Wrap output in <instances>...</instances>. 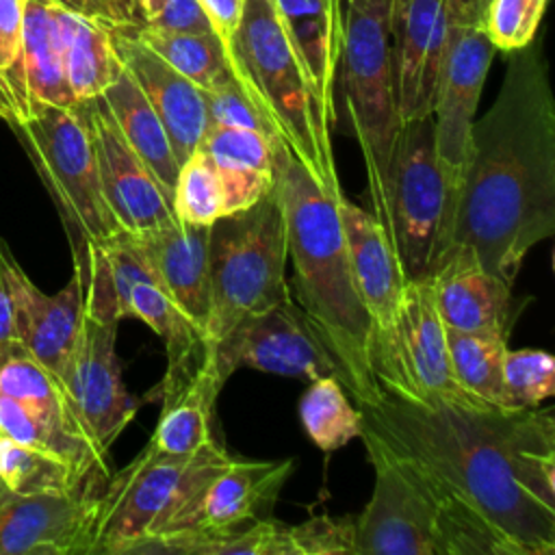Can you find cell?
I'll list each match as a JSON object with an SVG mask.
<instances>
[{
  "instance_id": "obj_1",
  "label": "cell",
  "mask_w": 555,
  "mask_h": 555,
  "mask_svg": "<svg viewBox=\"0 0 555 555\" xmlns=\"http://www.w3.org/2000/svg\"><path fill=\"white\" fill-rule=\"evenodd\" d=\"M438 503L451 555L555 553L553 408L416 403L358 408Z\"/></svg>"
},
{
  "instance_id": "obj_2",
  "label": "cell",
  "mask_w": 555,
  "mask_h": 555,
  "mask_svg": "<svg viewBox=\"0 0 555 555\" xmlns=\"http://www.w3.org/2000/svg\"><path fill=\"white\" fill-rule=\"evenodd\" d=\"M553 234L555 95L542 46L531 41L507 52L499 93L473 121L451 249H470L514 286L527 254Z\"/></svg>"
},
{
  "instance_id": "obj_3",
  "label": "cell",
  "mask_w": 555,
  "mask_h": 555,
  "mask_svg": "<svg viewBox=\"0 0 555 555\" xmlns=\"http://www.w3.org/2000/svg\"><path fill=\"white\" fill-rule=\"evenodd\" d=\"M273 182L284 208L295 304L334 356L343 388L358 408H371L384 390L373 373L371 321L338 215L343 191L323 189L280 139H273Z\"/></svg>"
},
{
  "instance_id": "obj_4",
  "label": "cell",
  "mask_w": 555,
  "mask_h": 555,
  "mask_svg": "<svg viewBox=\"0 0 555 555\" xmlns=\"http://www.w3.org/2000/svg\"><path fill=\"white\" fill-rule=\"evenodd\" d=\"M232 74L291 154L327 191H340L332 130L321 121L273 0H245L228 43Z\"/></svg>"
},
{
  "instance_id": "obj_5",
  "label": "cell",
  "mask_w": 555,
  "mask_h": 555,
  "mask_svg": "<svg viewBox=\"0 0 555 555\" xmlns=\"http://www.w3.org/2000/svg\"><path fill=\"white\" fill-rule=\"evenodd\" d=\"M457 184L436 156L431 115L403 121L373 217L405 282L427 280L451 249Z\"/></svg>"
},
{
  "instance_id": "obj_6",
  "label": "cell",
  "mask_w": 555,
  "mask_h": 555,
  "mask_svg": "<svg viewBox=\"0 0 555 555\" xmlns=\"http://www.w3.org/2000/svg\"><path fill=\"white\" fill-rule=\"evenodd\" d=\"M286 260V221L275 182L249 208L208 225V345L241 319L293 297Z\"/></svg>"
},
{
  "instance_id": "obj_7",
  "label": "cell",
  "mask_w": 555,
  "mask_h": 555,
  "mask_svg": "<svg viewBox=\"0 0 555 555\" xmlns=\"http://www.w3.org/2000/svg\"><path fill=\"white\" fill-rule=\"evenodd\" d=\"M392 0L343 2L340 91L360 145L371 204L382 195L392 145L401 128L390 52Z\"/></svg>"
},
{
  "instance_id": "obj_8",
  "label": "cell",
  "mask_w": 555,
  "mask_h": 555,
  "mask_svg": "<svg viewBox=\"0 0 555 555\" xmlns=\"http://www.w3.org/2000/svg\"><path fill=\"white\" fill-rule=\"evenodd\" d=\"M85 278V308L74 347L59 375L87 434L108 451L134 418L137 399L126 390L115 351L119 312L100 245L72 249Z\"/></svg>"
},
{
  "instance_id": "obj_9",
  "label": "cell",
  "mask_w": 555,
  "mask_h": 555,
  "mask_svg": "<svg viewBox=\"0 0 555 555\" xmlns=\"http://www.w3.org/2000/svg\"><path fill=\"white\" fill-rule=\"evenodd\" d=\"M9 126L48 186L72 249L100 245L121 230L104 202L91 134L78 104H39Z\"/></svg>"
},
{
  "instance_id": "obj_10",
  "label": "cell",
  "mask_w": 555,
  "mask_h": 555,
  "mask_svg": "<svg viewBox=\"0 0 555 555\" xmlns=\"http://www.w3.org/2000/svg\"><path fill=\"white\" fill-rule=\"evenodd\" d=\"M228 460V451L217 440L191 455L167 453L147 442L104 481L91 555H128L134 542L152 533L189 492Z\"/></svg>"
},
{
  "instance_id": "obj_11",
  "label": "cell",
  "mask_w": 555,
  "mask_h": 555,
  "mask_svg": "<svg viewBox=\"0 0 555 555\" xmlns=\"http://www.w3.org/2000/svg\"><path fill=\"white\" fill-rule=\"evenodd\" d=\"M373 494L356 518L353 555H451L438 503L390 447L362 423Z\"/></svg>"
},
{
  "instance_id": "obj_12",
  "label": "cell",
  "mask_w": 555,
  "mask_h": 555,
  "mask_svg": "<svg viewBox=\"0 0 555 555\" xmlns=\"http://www.w3.org/2000/svg\"><path fill=\"white\" fill-rule=\"evenodd\" d=\"M494 52L481 28L475 0H449V33L434 95L431 126L436 156L457 184V191L468 158L470 128Z\"/></svg>"
},
{
  "instance_id": "obj_13",
  "label": "cell",
  "mask_w": 555,
  "mask_h": 555,
  "mask_svg": "<svg viewBox=\"0 0 555 555\" xmlns=\"http://www.w3.org/2000/svg\"><path fill=\"white\" fill-rule=\"evenodd\" d=\"M215 369L225 382L238 369H254L312 382L334 375L338 364L293 297L241 319L212 345Z\"/></svg>"
},
{
  "instance_id": "obj_14",
  "label": "cell",
  "mask_w": 555,
  "mask_h": 555,
  "mask_svg": "<svg viewBox=\"0 0 555 555\" xmlns=\"http://www.w3.org/2000/svg\"><path fill=\"white\" fill-rule=\"evenodd\" d=\"M293 468V457H230L223 466L212 470L193 492H189L147 535L169 531L228 533L247 527L249 522L258 520L260 512L273 505Z\"/></svg>"
},
{
  "instance_id": "obj_15",
  "label": "cell",
  "mask_w": 555,
  "mask_h": 555,
  "mask_svg": "<svg viewBox=\"0 0 555 555\" xmlns=\"http://www.w3.org/2000/svg\"><path fill=\"white\" fill-rule=\"evenodd\" d=\"M106 479H89L69 492H7L0 501V555H91Z\"/></svg>"
},
{
  "instance_id": "obj_16",
  "label": "cell",
  "mask_w": 555,
  "mask_h": 555,
  "mask_svg": "<svg viewBox=\"0 0 555 555\" xmlns=\"http://www.w3.org/2000/svg\"><path fill=\"white\" fill-rule=\"evenodd\" d=\"M384 392L416 403L477 405L451 375L447 327L438 317L429 278L403 282L392 343V379Z\"/></svg>"
},
{
  "instance_id": "obj_17",
  "label": "cell",
  "mask_w": 555,
  "mask_h": 555,
  "mask_svg": "<svg viewBox=\"0 0 555 555\" xmlns=\"http://www.w3.org/2000/svg\"><path fill=\"white\" fill-rule=\"evenodd\" d=\"M338 215L345 230L356 291L371 321L373 373L388 388L392 379V343L399 314L403 275L388 236L373 212H366L345 195L338 197Z\"/></svg>"
},
{
  "instance_id": "obj_18",
  "label": "cell",
  "mask_w": 555,
  "mask_h": 555,
  "mask_svg": "<svg viewBox=\"0 0 555 555\" xmlns=\"http://www.w3.org/2000/svg\"><path fill=\"white\" fill-rule=\"evenodd\" d=\"M93 143L104 202L124 232L137 234L171 219V195L121 137L102 95L76 102Z\"/></svg>"
},
{
  "instance_id": "obj_19",
  "label": "cell",
  "mask_w": 555,
  "mask_h": 555,
  "mask_svg": "<svg viewBox=\"0 0 555 555\" xmlns=\"http://www.w3.org/2000/svg\"><path fill=\"white\" fill-rule=\"evenodd\" d=\"M447 33L449 0H392L390 52L401 124L431 115Z\"/></svg>"
},
{
  "instance_id": "obj_20",
  "label": "cell",
  "mask_w": 555,
  "mask_h": 555,
  "mask_svg": "<svg viewBox=\"0 0 555 555\" xmlns=\"http://www.w3.org/2000/svg\"><path fill=\"white\" fill-rule=\"evenodd\" d=\"M100 251L106 264L119 319H139L156 336H160L167 349V366L206 349L208 340L173 306L141 258L128 232L119 230L100 243Z\"/></svg>"
},
{
  "instance_id": "obj_21",
  "label": "cell",
  "mask_w": 555,
  "mask_h": 555,
  "mask_svg": "<svg viewBox=\"0 0 555 555\" xmlns=\"http://www.w3.org/2000/svg\"><path fill=\"white\" fill-rule=\"evenodd\" d=\"M111 37L119 63L156 111L167 130L173 156L182 165L210 126L204 91L178 74L130 30H111Z\"/></svg>"
},
{
  "instance_id": "obj_22",
  "label": "cell",
  "mask_w": 555,
  "mask_h": 555,
  "mask_svg": "<svg viewBox=\"0 0 555 555\" xmlns=\"http://www.w3.org/2000/svg\"><path fill=\"white\" fill-rule=\"evenodd\" d=\"M130 238L173 306L206 338L210 310L208 225L171 219L130 234Z\"/></svg>"
},
{
  "instance_id": "obj_23",
  "label": "cell",
  "mask_w": 555,
  "mask_h": 555,
  "mask_svg": "<svg viewBox=\"0 0 555 555\" xmlns=\"http://www.w3.org/2000/svg\"><path fill=\"white\" fill-rule=\"evenodd\" d=\"M434 304L447 330L509 338L518 317L512 284L479 264L466 247H453L429 278Z\"/></svg>"
},
{
  "instance_id": "obj_24",
  "label": "cell",
  "mask_w": 555,
  "mask_h": 555,
  "mask_svg": "<svg viewBox=\"0 0 555 555\" xmlns=\"http://www.w3.org/2000/svg\"><path fill=\"white\" fill-rule=\"evenodd\" d=\"M223 388L212 358V345L195 356L167 366L158 388L163 410L150 442L160 451L191 455L215 440L212 414Z\"/></svg>"
},
{
  "instance_id": "obj_25",
  "label": "cell",
  "mask_w": 555,
  "mask_h": 555,
  "mask_svg": "<svg viewBox=\"0 0 555 555\" xmlns=\"http://www.w3.org/2000/svg\"><path fill=\"white\" fill-rule=\"evenodd\" d=\"M321 121L334 132L343 0H273Z\"/></svg>"
},
{
  "instance_id": "obj_26",
  "label": "cell",
  "mask_w": 555,
  "mask_h": 555,
  "mask_svg": "<svg viewBox=\"0 0 555 555\" xmlns=\"http://www.w3.org/2000/svg\"><path fill=\"white\" fill-rule=\"evenodd\" d=\"M85 308V278L78 262L69 282L54 295L39 291L24 273L20 282L17 330L24 349L56 377L74 347Z\"/></svg>"
},
{
  "instance_id": "obj_27",
  "label": "cell",
  "mask_w": 555,
  "mask_h": 555,
  "mask_svg": "<svg viewBox=\"0 0 555 555\" xmlns=\"http://www.w3.org/2000/svg\"><path fill=\"white\" fill-rule=\"evenodd\" d=\"M54 7V0H26L24 4L20 48V80L24 93L22 113L39 104H76L65 76Z\"/></svg>"
},
{
  "instance_id": "obj_28",
  "label": "cell",
  "mask_w": 555,
  "mask_h": 555,
  "mask_svg": "<svg viewBox=\"0 0 555 555\" xmlns=\"http://www.w3.org/2000/svg\"><path fill=\"white\" fill-rule=\"evenodd\" d=\"M100 95L106 102L126 143L145 163L160 186L171 195L180 163L173 156L167 130L160 124L156 111L134 78L124 69V65L115 80Z\"/></svg>"
},
{
  "instance_id": "obj_29",
  "label": "cell",
  "mask_w": 555,
  "mask_h": 555,
  "mask_svg": "<svg viewBox=\"0 0 555 555\" xmlns=\"http://www.w3.org/2000/svg\"><path fill=\"white\" fill-rule=\"evenodd\" d=\"M54 13L63 46L65 76L74 100L80 102L100 95L121 69L111 28L67 11L59 2Z\"/></svg>"
},
{
  "instance_id": "obj_30",
  "label": "cell",
  "mask_w": 555,
  "mask_h": 555,
  "mask_svg": "<svg viewBox=\"0 0 555 555\" xmlns=\"http://www.w3.org/2000/svg\"><path fill=\"white\" fill-rule=\"evenodd\" d=\"M128 555H291L286 527L254 520L228 533L169 531L141 538Z\"/></svg>"
},
{
  "instance_id": "obj_31",
  "label": "cell",
  "mask_w": 555,
  "mask_h": 555,
  "mask_svg": "<svg viewBox=\"0 0 555 555\" xmlns=\"http://www.w3.org/2000/svg\"><path fill=\"white\" fill-rule=\"evenodd\" d=\"M130 33L202 91L234 76L228 43L217 33H176L150 26Z\"/></svg>"
},
{
  "instance_id": "obj_32",
  "label": "cell",
  "mask_w": 555,
  "mask_h": 555,
  "mask_svg": "<svg viewBox=\"0 0 555 555\" xmlns=\"http://www.w3.org/2000/svg\"><path fill=\"white\" fill-rule=\"evenodd\" d=\"M507 349L505 336L447 330L451 375L457 388L477 405L503 408L501 366Z\"/></svg>"
},
{
  "instance_id": "obj_33",
  "label": "cell",
  "mask_w": 555,
  "mask_h": 555,
  "mask_svg": "<svg viewBox=\"0 0 555 555\" xmlns=\"http://www.w3.org/2000/svg\"><path fill=\"white\" fill-rule=\"evenodd\" d=\"M95 477L108 475L85 473L59 455L15 442L0 434V479L9 492H69Z\"/></svg>"
},
{
  "instance_id": "obj_34",
  "label": "cell",
  "mask_w": 555,
  "mask_h": 555,
  "mask_svg": "<svg viewBox=\"0 0 555 555\" xmlns=\"http://www.w3.org/2000/svg\"><path fill=\"white\" fill-rule=\"evenodd\" d=\"M299 418L308 438L321 451H336L362 434L360 410L353 408L334 375L308 384L299 401Z\"/></svg>"
},
{
  "instance_id": "obj_35",
  "label": "cell",
  "mask_w": 555,
  "mask_h": 555,
  "mask_svg": "<svg viewBox=\"0 0 555 555\" xmlns=\"http://www.w3.org/2000/svg\"><path fill=\"white\" fill-rule=\"evenodd\" d=\"M176 219L193 225H210L223 217V197L215 163L195 147L180 165L176 186L171 193Z\"/></svg>"
},
{
  "instance_id": "obj_36",
  "label": "cell",
  "mask_w": 555,
  "mask_h": 555,
  "mask_svg": "<svg viewBox=\"0 0 555 555\" xmlns=\"http://www.w3.org/2000/svg\"><path fill=\"white\" fill-rule=\"evenodd\" d=\"M501 382L505 410L538 408L555 392V358L542 349H505Z\"/></svg>"
},
{
  "instance_id": "obj_37",
  "label": "cell",
  "mask_w": 555,
  "mask_h": 555,
  "mask_svg": "<svg viewBox=\"0 0 555 555\" xmlns=\"http://www.w3.org/2000/svg\"><path fill=\"white\" fill-rule=\"evenodd\" d=\"M197 147L223 167L273 171V139L258 130L208 126Z\"/></svg>"
},
{
  "instance_id": "obj_38",
  "label": "cell",
  "mask_w": 555,
  "mask_h": 555,
  "mask_svg": "<svg viewBox=\"0 0 555 555\" xmlns=\"http://www.w3.org/2000/svg\"><path fill=\"white\" fill-rule=\"evenodd\" d=\"M546 0H488L481 28L494 50L514 52L535 39Z\"/></svg>"
},
{
  "instance_id": "obj_39",
  "label": "cell",
  "mask_w": 555,
  "mask_h": 555,
  "mask_svg": "<svg viewBox=\"0 0 555 555\" xmlns=\"http://www.w3.org/2000/svg\"><path fill=\"white\" fill-rule=\"evenodd\" d=\"M24 4L26 0H0V119L7 124L24 108L20 80Z\"/></svg>"
},
{
  "instance_id": "obj_40",
  "label": "cell",
  "mask_w": 555,
  "mask_h": 555,
  "mask_svg": "<svg viewBox=\"0 0 555 555\" xmlns=\"http://www.w3.org/2000/svg\"><path fill=\"white\" fill-rule=\"evenodd\" d=\"M291 555H353L356 518H334L317 514L286 527Z\"/></svg>"
},
{
  "instance_id": "obj_41",
  "label": "cell",
  "mask_w": 555,
  "mask_h": 555,
  "mask_svg": "<svg viewBox=\"0 0 555 555\" xmlns=\"http://www.w3.org/2000/svg\"><path fill=\"white\" fill-rule=\"evenodd\" d=\"M206 111L210 126H230V128H247L264 132L267 137L275 139L271 126L249 100L245 89L238 85L234 76L225 78L217 87L204 91Z\"/></svg>"
},
{
  "instance_id": "obj_42",
  "label": "cell",
  "mask_w": 555,
  "mask_h": 555,
  "mask_svg": "<svg viewBox=\"0 0 555 555\" xmlns=\"http://www.w3.org/2000/svg\"><path fill=\"white\" fill-rule=\"evenodd\" d=\"M141 26L176 33H215L197 0H137Z\"/></svg>"
},
{
  "instance_id": "obj_43",
  "label": "cell",
  "mask_w": 555,
  "mask_h": 555,
  "mask_svg": "<svg viewBox=\"0 0 555 555\" xmlns=\"http://www.w3.org/2000/svg\"><path fill=\"white\" fill-rule=\"evenodd\" d=\"M22 275L24 269L13 258L9 245L0 241V349L20 343L17 308Z\"/></svg>"
},
{
  "instance_id": "obj_44",
  "label": "cell",
  "mask_w": 555,
  "mask_h": 555,
  "mask_svg": "<svg viewBox=\"0 0 555 555\" xmlns=\"http://www.w3.org/2000/svg\"><path fill=\"white\" fill-rule=\"evenodd\" d=\"M72 13L95 20L111 30H132L141 26L137 0H54Z\"/></svg>"
},
{
  "instance_id": "obj_45",
  "label": "cell",
  "mask_w": 555,
  "mask_h": 555,
  "mask_svg": "<svg viewBox=\"0 0 555 555\" xmlns=\"http://www.w3.org/2000/svg\"><path fill=\"white\" fill-rule=\"evenodd\" d=\"M197 2L204 9L206 17L210 20L215 33L225 43H230L236 26L241 22L243 9H245V0H197Z\"/></svg>"
},
{
  "instance_id": "obj_46",
  "label": "cell",
  "mask_w": 555,
  "mask_h": 555,
  "mask_svg": "<svg viewBox=\"0 0 555 555\" xmlns=\"http://www.w3.org/2000/svg\"><path fill=\"white\" fill-rule=\"evenodd\" d=\"M486 2H488V0H475L477 13H479V22H481V13H483V9H486Z\"/></svg>"
},
{
  "instance_id": "obj_47",
  "label": "cell",
  "mask_w": 555,
  "mask_h": 555,
  "mask_svg": "<svg viewBox=\"0 0 555 555\" xmlns=\"http://www.w3.org/2000/svg\"><path fill=\"white\" fill-rule=\"evenodd\" d=\"M7 492H9V490H7V486H4V483H2V479H0V501L7 496Z\"/></svg>"
},
{
  "instance_id": "obj_48",
  "label": "cell",
  "mask_w": 555,
  "mask_h": 555,
  "mask_svg": "<svg viewBox=\"0 0 555 555\" xmlns=\"http://www.w3.org/2000/svg\"><path fill=\"white\" fill-rule=\"evenodd\" d=\"M343 2H349V0H343Z\"/></svg>"
}]
</instances>
